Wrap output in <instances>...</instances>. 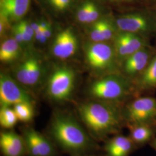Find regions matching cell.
Masks as SVG:
<instances>
[{"label": "cell", "instance_id": "6da1fadb", "mask_svg": "<svg viewBox=\"0 0 156 156\" xmlns=\"http://www.w3.org/2000/svg\"><path fill=\"white\" fill-rule=\"evenodd\" d=\"M48 133L56 146L71 156L92 154L99 148L81 122L66 112L53 113Z\"/></svg>", "mask_w": 156, "mask_h": 156}, {"label": "cell", "instance_id": "7a4b0ae2", "mask_svg": "<svg viewBox=\"0 0 156 156\" xmlns=\"http://www.w3.org/2000/svg\"><path fill=\"white\" fill-rule=\"evenodd\" d=\"M122 105L92 100L79 104L78 116L91 136L97 142H104L126 128Z\"/></svg>", "mask_w": 156, "mask_h": 156}, {"label": "cell", "instance_id": "3957f363", "mask_svg": "<svg viewBox=\"0 0 156 156\" xmlns=\"http://www.w3.org/2000/svg\"><path fill=\"white\" fill-rule=\"evenodd\" d=\"M92 100L123 105L136 97L131 80L117 73H108L92 82L87 89Z\"/></svg>", "mask_w": 156, "mask_h": 156}, {"label": "cell", "instance_id": "277c9868", "mask_svg": "<svg viewBox=\"0 0 156 156\" xmlns=\"http://www.w3.org/2000/svg\"><path fill=\"white\" fill-rule=\"evenodd\" d=\"M122 114L126 127L138 123L156 124V97H135L122 105Z\"/></svg>", "mask_w": 156, "mask_h": 156}, {"label": "cell", "instance_id": "5b68a950", "mask_svg": "<svg viewBox=\"0 0 156 156\" xmlns=\"http://www.w3.org/2000/svg\"><path fill=\"white\" fill-rule=\"evenodd\" d=\"M75 74L72 69L62 67L50 75L46 86V93L53 102L62 103L69 100L75 87Z\"/></svg>", "mask_w": 156, "mask_h": 156}, {"label": "cell", "instance_id": "8992f818", "mask_svg": "<svg viewBox=\"0 0 156 156\" xmlns=\"http://www.w3.org/2000/svg\"><path fill=\"white\" fill-rule=\"evenodd\" d=\"M85 55L90 67L97 72L111 71L115 68L118 61L113 45L107 42L87 44Z\"/></svg>", "mask_w": 156, "mask_h": 156}, {"label": "cell", "instance_id": "52a82bcc", "mask_svg": "<svg viewBox=\"0 0 156 156\" xmlns=\"http://www.w3.org/2000/svg\"><path fill=\"white\" fill-rule=\"evenodd\" d=\"M27 102L33 104L34 100L30 93L8 74L0 75V104L2 106H14Z\"/></svg>", "mask_w": 156, "mask_h": 156}, {"label": "cell", "instance_id": "ba28073f", "mask_svg": "<svg viewBox=\"0 0 156 156\" xmlns=\"http://www.w3.org/2000/svg\"><path fill=\"white\" fill-rule=\"evenodd\" d=\"M118 31L137 34L148 38L154 32V19L135 12L118 17L115 20Z\"/></svg>", "mask_w": 156, "mask_h": 156}, {"label": "cell", "instance_id": "9c48e42d", "mask_svg": "<svg viewBox=\"0 0 156 156\" xmlns=\"http://www.w3.org/2000/svg\"><path fill=\"white\" fill-rule=\"evenodd\" d=\"M28 156H55L56 145L48 136L35 128L26 126L22 129Z\"/></svg>", "mask_w": 156, "mask_h": 156}, {"label": "cell", "instance_id": "30bf717a", "mask_svg": "<svg viewBox=\"0 0 156 156\" xmlns=\"http://www.w3.org/2000/svg\"><path fill=\"white\" fill-rule=\"evenodd\" d=\"M150 46L148 38L137 34L118 31L113 39L117 60L122 62L135 52Z\"/></svg>", "mask_w": 156, "mask_h": 156}, {"label": "cell", "instance_id": "8fae6325", "mask_svg": "<svg viewBox=\"0 0 156 156\" xmlns=\"http://www.w3.org/2000/svg\"><path fill=\"white\" fill-rule=\"evenodd\" d=\"M15 76L20 84L27 88H35L42 81V64L34 57H28L17 67Z\"/></svg>", "mask_w": 156, "mask_h": 156}, {"label": "cell", "instance_id": "7c38bea8", "mask_svg": "<svg viewBox=\"0 0 156 156\" xmlns=\"http://www.w3.org/2000/svg\"><path fill=\"white\" fill-rule=\"evenodd\" d=\"M154 53L148 46L129 56L122 62L124 76L133 81L145 70Z\"/></svg>", "mask_w": 156, "mask_h": 156}, {"label": "cell", "instance_id": "4fadbf2b", "mask_svg": "<svg viewBox=\"0 0 156 156\" xmlns=\"http://www.w3.org/2000/svg\"><path fill=\"white\" fill-rule=\"evenodd\" d=\"M78 39L71 28H67L57 34L51 51L57 58L67 59L73 56L78 49Z\"/></svg>", "mask_w": 156, "mask_h": 156}, {"label": "cell", "instance_id": "5bb4252c", "mask_svg": "<svg viewBox=\"0 0 156 156\" xmlns=\"http://www.w3.org/2000/svg\"><path fill=\"white\" fill-rule=\"evenodd\" d=\"M0 147L4 156H26V145L22 134L12 129H5L0 133Z\"/></svg>", "mask_w": 156, "mask_h": 156}, {"label": "cell", "instance_id": "9a60e30c", "mask_svg": "<svg viewBox=\"0 0 156 156\" xmlns=\"http://www.w3.org/2000/svg\"><path fill=\"white\" fill-rule=\"evenodd\" d=\"M105 156H130L138 149L128 135L120 133L104 142Z\"/></svg>", "mask_w": 156, "mask_h": 156}, {"label": "cell", "instance_id": "2e32d148", "mask_svg": "<svg viewBox=\"0 0 156 156\" xmlns=\"http://www.w3.org/2000/svg\"><path fill=\"white\" fill-rule=\"evenodd\" d=\"M133 82L136 96L143 95L156 90V53L145 70Z\"/></svg>", "mask_w": 156, "mask_h": 156}, {"label": "cell", "instance_id": "e0dca14e", "mask_svg": "<svg viewBox=\"0 0 156 156\" xmlns=\"http://www.w3.org/2000/svg\"><path fill=\"white\" fill-rule=\"evenodd\" d=\"M31 0H0V17L8 22H20L28 12Z\"/></svg>", "mask_w": 156, "mask_h": 156}, {"label": "cell", "instance_id": "ac0fdd59", "mask_svg": "<svg viewBox=\"0 0 156 156\" xmlns=\"http://www.w3.org/2000/svg\"><path fill=\"white\" fill-rule=\"evenodd\" d=\"M128 136L138 149L149 145L156 137V124L138 123L127 125Z\"/></svg>", "mask_w": 156, "mask_h": 156}, {"label": "cell", "instance_id": "d6986e66", "mask_svg": "<svg viewBox=\"0 0 156 156\" xmlns=\"http://www.w3.org/2000/svg\"><path fill=\"white\" fill-rule=\"evenodd\" d=\"M20 46L14 38L6 39L0 48L1 61L9 62L16 60L20 54Z\"/></svg>", "mask_w": 156, "mask_h": 156}, {"label": "cell", "instance_id": "ffe728a7", "mask_svg": "<svg viewBox=\"0 0 156 156\" xmlns=\"http://www.w3.org/2000/svg\"><path fill=\"white\" fill-rule=\"evenodd\" d=\"M16 115L11 106H2L0 109V125L5 129H12L17 123Z\"/></svg>", "mask_w": 156, "mask_h": 156}, {"label": "cell", "instance_id": "44dd1931", "mask_svg": "<svg viewBox=\"0 0 156 156\" xmlns=\"http://www.w3.org/2000/svg\"><path fill=\"white\" fill-rule=\"evenodd\" d=\"M18 120L23 123H29L33 120L35 112L33 104L23 102L13 106Z\"/></svg>", "mask_w": 156, "mask_h": 156}, {"label": "cell", "instance_id": "7402d4cb", "mask_svg": "<svg viewBox=\"0 0 156 156\" xmlns=\"http://www.w3.org/2000/svg\"><path fill=\"white\" fill-rule=\"evenodd\" d=\"M100 24L102 35L105 42L114 39L118 32L115 21H112L108 18H103L98 20Z\"/></svg>", "mask_w": 156, "mask_h": 156}, {"label": "cell", "instance_id": "603a6c76", "mask_svg": "<svg viewBox=\"0 0 156 156\" xmlns=\"http://www.w3.org/2000/svg\"><path fill=\"white\" fill-rule=\"evenodd\" d=\"M92 2L91 1H86L78 8L76 18L79 22L84 24L87 23Z\"/></svg>", "mask_w": 156, "mask_h": 156}, {"label": "cell", "instance_id": "cb8c5ba5", "mask_svg": "<svg viewBox=\"0 0 156 156\" xmlns=\"http://www.w3.org/2000/svg\"><path fill=\"white\" fill-rule=\"evenodd\" d=\"M92 24L89 31V36L91 41L93 42H105L102 34L99 21L97 20Z\"/></svg>", "mask_w": 156, "mask_h": 156}, {"label": "cell", "instance_id": "d4e9b609", "mask_svg": "<svg viewBox=\"0 0 156 156\" xmlns=\"http://www.w3.org/2000/svg\"><path fill=\"white\" fill-rule=\"evenodd\" d=\"M73 0H49V2L53 9L58 12L68 9L72 4Z\"/></svg>", "mask_w": 156, "mask_h": 156}, {"label": "cell", "instance_id": "484cf974", "mask_svg": "<svg viewBox=\"0 0 156 156\" xmlns=\"http://www.w3.org/2000/svg\"><path fill=\"white\" fill-rule=\"evenodd\" d=\"M100 16V11L98 6L92 2L91 8L90 10L89 15L88 17L86 24H93L99 20Z\"/></svg>", "mask_w": 156, "mask_h": 156}, {"label": "cell", "instance_id": "4316f807", "mask_svg": "<svg viewBox=\"0 0 156 156\" xmlns=\"http://www.w3.org/2000/svg\"><path fill=\"white\" fill-rule=\"evenodd\" d=\"M17 24L22 28L24 31H25L31 37H34V31L32 27L31 24H30L26 20H20L17 23Z\"/></svg>", "mask_w": 156, "mask_h": 156}, {"label": "cell", "instance_id": "83f0119b", "mask_svg": "<svg viewBox=\"0 0 156 156\" xmlns=\"http://www.w3.org/2000/svg\"><path fill=\"white\" fill-rule=\"evenodd\" d=\"M12 32H13L14 39H15L17 42L19 44V45L22 46L24 44H26L24 42L22 35L20 33L19 28L17 27L16 25H15V26H13V27L12 28Z\"/></svg>", "mask_w": 156, "mask_h": 156}, {"label": "cell", "instance_id": "f1b7e54d", "mask_svg": "<svg viewBox=\"0 0 156 156\" xmlns=\"http://www.w3.org/2000/svg\"><path fill=\"white\" fill-rule=\"evenodd\" d=\"M0 34L1 35H2L3 34L5 33L6 29L8 28L9 23L6 21L5 19H4L2 17H0Z\"/></svg>", "mask_w": 156, "mask_h": 156}, {"label": "cell", "instance_id": "f546056e", "mask_svg": "<svg viewBox=\"0 0 156 156\" xmlns=\"http://www.w3.org/2000/svg\"><path fill=\"white\" fill-rule=\"evenodd\" d=\"M43 33L45 37L49 39L51 35V27L50 24L45 29H43Z\"/></svg>", "mask_w": 156, "mask_h": 156}, {"label": "cell", "instance_id": "4dcf8cb0", "mask_svg": "<svg viewBox=\"0 0 156 156\" xmlns=\"http://www.w3.org/2000/svg\"><path fill=\"white\" fill-rule=\"evenodd\" d=\"M32 27L33 28L34 31V33L38 31L39 30L42 29L41 27V26H40V23H33L31 24Z\"/></svg>", "mask_w": 156, "mask_h": 156}, {"label": "cell", "instance_id": "1f68e13d", "mask_svg": "<svg viewBox=\"0 0 156 156\" xmlns=\"http://www.w3.org/2000/svg\"><path fill=\"white\" fill-rule=\"evenodd\" d=\"M149 145L151 146V148H152L154 151H156V137L151 141Z\"/></svg>", "mask_w": 156, "mask_h": 156}, {"label": "cell", "instance_id": "d6a6232c", "mask_svg": "<svg viewBox=\"0 0 156 156\" xmlns=\"http://www.w3.org/2000/svg\"><path fill=\"white\" fill-rule=\"evenodd\" d=\"M40 23V26H41V27L43 30V29H45V28H46L49 25V24L45 21H41Z\"/></svg>", "mask_w": 156, "mask_h": 156}, {"label": "cell", "instance_id": "836d02e7", "mask_svg": "<svg viewBox=\"0 0 156 156\" xmlns=\"http://www.w3.org/2000/svg\"><path fill=\"white\" fill-rule=\"evenodd\" d=\"M117 2H131L133 0H112Z\"/></svg>", "mask_w": 156, "mask_h": 156}, {"label": "cell", "instance_id": "e575fe53", "mask_svg": "<svg viewBox=\"0 0 156 156\" xmlns=\"http://www.w3.org/2000/svg\"><path fill=\"white\" fill-rule=\"evenodd\" d=\"M97 156L95 154H84V155H80V156Z\"/></svg>", "mask_w": 156, "mask_h": 156}, {"label": "cell", "instance_id": "d590c367", "mask_svg": "<svg viewBox=\"0 0 156 156\" xmlns=\"http://www.w3.org/2000/svg\"><path fill=\"white\" fill-rule=\"evenodd\" d=\"M154 33L156 35V17L154 18Z\"/></svg>", "mask_w": 156, "mask_h": 156}]
</instances>
